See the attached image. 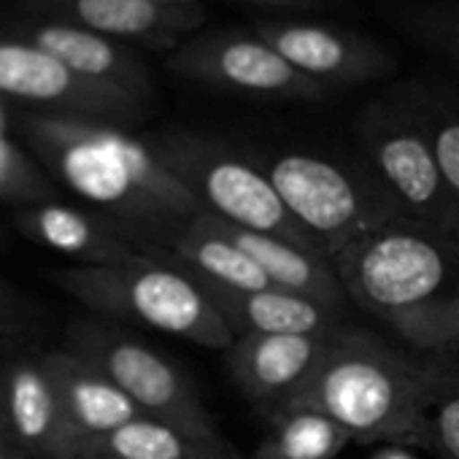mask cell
Returning a JSON list of instances; mask_svg holds the SVG:
<instances>
[{
  "mask_svg": "<svg viewBox=\"0 0 459 459\" xmlns=\"http://www.w3.org/2000/svg\"><path fill=\"white\" fill-rule=\"evenodd\" d=\"M14 133L63 192L106 219L141 255H170L203 211L149 135L130 127L14 108Z\"/></svg>",
  "mask_w": 459,
  "mask_h": 459,
  "instance_id": "obj_1",
  "label": "cell"
},
{
  "mask_svg": "<svg viewBox=\"0 0 459 459\" xmlns=\"http://www.w3.org/2000/svg\"><path fill=\"white\" fill-rule=\"evenodd\" d=\"M443 359L421 362L368 330L343 327L298 403L325 411L359 443L429 448V405Z\"/></svg>",
  "mask_w": 459,
  "mask_h": 459,
  "instance_id": "obj_2",
  "label": "cell"
},
{
  "mask_svg": "<svg viewBox=\"0 0 459 459\" xmlns=\"http://www.w3.org/2000/svg\"><path fill=\"white\" fill-rule=\"evenodd\" d=\"M47 279L103 319L143 325L203 349L236 341L208 290L173 255H135L117 265H68Z\"/></svg>",
  "mask_w": 459,
  "mask_h": 459,
  "instance_id": "obj_3",
  "label": "cell"
},
{
  "mask_svg": "<svg viewBox=\"0 0 459 459\" xmlns=\"http://www.w3.org/2000/svg\"><path fill=\"white\" fill-rule=\"evenodd\" d=\"M252 154L271 176L306 238L330 260L378 227L403 219L365 160H343L311 149Z\"/></svg>",
  "mask_w": 459,
  "mask_h": 459,
  "instance_id": "obj_4",
  "label": "cell"
},
{
  "mask_svg": "<svg viewBox=\"0 0 459 459\" xmlns=\"http://www.w3.org/2000/svg\"><path fill=\"white\" fill-rule=\"evenodd\" d=\"M354 306L397 330L459 290V244L394 219L333 260Z\"/></svg>",
  "mask_w": 459,
  "mask_h": 459,
  "instance_id": "obj_5",
  "label": "cell"
},
{
  "mask_svg": "<svg viewBox=\"0 0 459 459\" xmlns=\"http://www.w3.org/2000/svg\"><path fill=\"white\" fill-rule=\"evenodd\" d=\"M149 141L165 168L189 189L205 213L244 230H257V233L314 247L252 152H241L219 138L184 130L157 133L149 135Z\"/></svg>",
  "mask_w": 459,
  "mask_h": 459,
  "instance_id": "obj_6",
  "label": "cell"
},
{
  "mask_svg": "<svg viewBox=\"0 0 459 459\" xmlns=\"http://www.w3.org/2000/svg\"><path fill=\"white\" fill-rule=\"evenodd\" d=\"M362 160L403 219L459 244V208L446 186L435 146L411 103H373L359 114Z\"/></svg>",
  "mask_w": 459,
  "mask_h": 459,
  "instance_id": "obj_7",
  "label": "cell"
},
{
  "mask_svg": "<svg viewBox=\"0 0 459 459\" xmlns=\"http://www.w3.org/2000/svg\"><path fill=\"white\" fill-rule=\"evenodd\" d=\"M65 349L108 376L143 416L200 437H219L189 376L108 319L74 322L65 333Z\"/></svg>",
  "mask_w": 459,
  "mask_h": 459,
  "instance_id": "obj_8",
  "label": "cell"
},
{
  "mask_svg": "<svg viewBox=\"0 0 459 459\" xmlns=\"http://www.w3.org/2000/svg\"><path fill=\"white\" fill-rule=\"evenodd\" d=\"M0 100L17 111L133 127L152 114L149 100L84 79L39 47L0 30Z\"/></svg>",
  "mask_w": 459,
  "mask_h": 459,
  "instance_id": "obj_9",
  "label": "cell"
},
{
  "mask_svg": "<svg viewBox=\"0 0 459 459\" xmlns=\"http://www.w3.org/2000/svg\"><path fill=\"white\" fill-rule=\"evenodd\" d=\"M168 71L213 90L265 100H322L327 87L292 68L265 39L213 30L184 39L168 55Z\"/></svg>",
  "mask_w": 459,
  "mask_h": 459,
  "instance_id": "obj_10",
  "label": "cell"
},
{
  "mask_svg": "<svg viewBox=\"0 0 459 459\" xmlns=\"http://www.w3.org/2000/svg\"><path fill=\"white\" fill-rule=\"evenodd\" d=\"M0 405L12 440L28 459H82L44 349L20 346L0 359Z\"/></svg>",
  "mask_w": 459,
  "mask_h": 459,
  "instance_id": "obj_11",
  "label": "cell"
},
{
  "mask_svg": "<svg viewBox=\"0 0 459 459\" xmlns=\"http://www.w3.org/2000/svg\"><path fill=\"white\" fill-rule=\"evenodd\" d=\"M255 33L292 68L327 90L368 84L394 71V60L381 44L335 25L271 17L260 20Z\"/></svg>",
  "mask_w": 459,
  "mask_h": 459,
  "instance_id": "obj_12",
  "label": "cell"
},
{
  "mask_svg": "<svg viewBox=\"0 0 459 459\" xmlns=\"http://www.w3.org/2000/svg\"><path fill=\"white\" fill-rule=\"evenodd\" d=\"M0 30L39 47L41 52L52 55L55 60H60L65 68L84 79L125 90L149 103L157 100L152 74L130 44L106 39L100 33H92L63 20L14 9L0 14Z\"/></svg>",
  "mask_w": 459,
  "mask_h": 459,
  "instance_id": "obj_13",
  "label": "cell"
},
{
  "mask_svg": "<svg viewBox=\"0 0 459 459\" xmlns=\"http://www.w3.org/2000/svg\"><path fill=\"white\" fill-rule=\"evenodd\" d=\"M333 335H241L224 349V365L241 394L273 419L303 397Z\"/></svg>",
  "mask_w": 459,
  "mask_h": 459,
  "instance_id": "obj_14",
  "label": "cell"
},
{
  "mask_svg": "<svg viewBox=\"0 0 459 459\" xmlns=\"http://www.w3.org/2000/svg\"><path fill=\"white\" fill-rule=\"evenodd\" d=\"M14 12L63 20L122 44L173 52L203 25L197 4H160V0H14Z\"/></svg>",
  "mask_w": 459,
  "mask_h": 459,
  "instance_id": "obj_15",
  "label": "cell"
},
{
  "mask_svg": "<svg viewBox=\"0 0 459 459\" xmlns=\"http://www.w3.org/2000/svg\"><path fill=\"white\" fill-rule=\"evenodd\" d=\"M9 221L25 241L65 255L79 265H117L141 255L106 219L84 205L55 200L44 205L14 208L9 211Z\"/></svg>",
  "mask_w": 459,
  "mask_h": 459,
  "instance_id": "obj_16",
  "label": "cell"
},
{
  "mask_svg": "<svg viewBox=\"0 0 459 459\" xmlns=\"http://www.w3.org/2000/svg\"><path fill=\"white\" fill-rule=\"evenodd\" d=\"M44 362L60 392L68 424L84 451L108 432L135 421L143 411L92 362L63 349H44Z\"/></svg>",
  "mask_w": 459,
  "mask_h": 459,
  "instance_id": "obj_17",
  "label": "cell"
},
{
  "mask_svg": "<svg viewBox=\"0 0 459 459\" xmlns=\"http://www.w3.org/2000/svg\"><path fill=\"white\" fill-rule=\"evenodd\" d=\"M203 284V281H200ZM236 338L241 335H333L343 330V314L284 292V290H227L203 284Z\"/></svg>",
  "mask_w": 459,
  "mask_h": 459,
  "instance_id": "obj_18",
  "label": "cell"
},
{
  "mask_svg": "<svg viewBox=\"0 0 459 459\" xmlns=\"http://www.w3.org/2000/svg\"><path fill=\"white\" fill-rule=\"evenodd\" d=\"M221 224L227 230V236L260 265V271L271 279V284L276 290L316 300V303L343 314V308L349 306V295L338 279L333 260L325 257L319 249L281 238V236L244 230L236 224H227V221H221Z\"/></svg>",
  "mask_w": 459,
  "mask_h": 459,
  "instance_id": "obj_19",
  "label": "cell"
},
{
  "mask_svg": "<svg viewBox=\"0 0 459 459\" xmlns=\"http://www.w3.org/2000/svg\"><path fill=\"white\" fill-rule=\"evenodd\" d=\"M170 255L203 284L227 290H276L260 265L227 236L224 224L205 211L189 221Z\"/></svg>",
  "mask_w": 459,
  "mask_h": 459,
  "instance_id": "obj_20",
  "label": "cell"
},
{
  "mask_svg": "<svg viewBox=\"0 0 459 459\" xmlns=\"http://www.w3.org/2000/svg\"><path fill=\"white\" fill-rule=\"evenodd\" d=\"M82 459H238L221 437H200L165 421L141 416L98 443Z\"/></svg>",
  "mask_w": 459,
  "mask_h": 459,
  "instance_id": "obj_21",
  "label": "cell"
},
{
  "mask_svg": "<svg viewBox=\"0 0 459 459\" xmlns=\"http://www.w3.org/2000/svg\"><path fill=\"white\" fill-rule=\"evenodd\" d=\"M268 421L271 432L252 459H338L354 440L333 416L308 403H295Z\"/></svg>",
  "mask_w": 459,
  "mask_h": 459,
  "instance_id": "obj_22",
  "label": "cell"
},
{
  "mask_svg": "<svg viewBox=\"0 0 459 459\" xmlns=\"http://www.w3.org/2000/svg\"><path fill=\"white\" fill-rule=\"evenodd\" d=\"M60 197L63 189L14 133V108L0 100V203L14 211Z\"/></svg>",
  "mask_w": 459,
  "mask_h": 459,
  "instance_id": "obj_23",
  "label": "cell"
},
{
  "mask_svg": "<svg viewBox=\"0 0 459 459\" xmlns=\"http://www.w3.org/2000/svg\"><path fill=\"white\" fill-rule=\"evenodd\" d=\"M411 106L435 146L446 186L459 208V103L440 92H424Z\"/></svg>",
  "mask_w": 459,
  "mask_h": 459,
  "instance_id": "obj_24",
  "label": "cell"
},
{
  "mask_svg": "<svg viewBox=\"0 0 459 459\" xmlns=\"http://www.w3.org/2000/svg\"><path fill=\"white\" fill-rule=\"evenodd\" d=\"M411 349L429 354H451L459 349V290L446 300L405 319L394 330Z\"/></svg>",
  "mask_w": 459,
  "mask_h": 459,
  "instance_id": "obj_25",
  "label": "cell"
},
{
  "mask_svg": "<svg viewBox=\"0 0 459 459\" xmlns=\"http://www.w3.org/2000/svg\"><path fill=\"white\" fill-rule=\"evenodd\" d=\"M429 443L440 459H459V362H448V354L429 405Z\"/></svg>",
  "mask_w": 459,
  "mask_h": 459,
  "instance_id": "obj_26",
  "label": "cell"
},
{
  "mask_svg": "<svg viewBox=\"0 0 459 459\" xmlns=\"http://www.w3.org/2000/svg\"><path fill=\"white\" fill-rule=\"evenodd\" d=\"M405 22L419 41L437 47L454 63H459V4L411 9L405 14Z\"/></svg>",
  "mask_w": 459,
  "mask_h": 459,
  "instance_id": "obj_27",
  "label": "cell"
},
{
  "mask_svg": "<svg viewBox=\"0 0 459 459\" xmlns=\"http://www.w3.org/2000/svg\"><path fill=\"white\" fill-rule=\"evenodd\" d=\"M41 333V311L20 290L0 279V338L14 346H30Z\"/></svg>",
  "mask_w": 459,
  "mask_h": 459,
  "instance_id": "obj_28",
  "label": "cell"
},
{
  "mask_svg": "<svg viewBox=\"0 0 459 459\" xmlns=\"http://www.w3.org/2000/svg\"><path fill=\"white\" fill-rule=\"evenodd\" d=\"M241 4L260 6V9H287V12H298V9H316V6H325L327 0H241Z\"/></svg>",
  "mask_w": 459,
  "mask_h": 459,
  "instance_id": "obj_29",
  "label": "cell"
},
{
  "mask_svg": "<svg viewBox=\"0 0 459 459\" xmlns=\"http://www.w3.org/2000/svg\"><path fill=\"white\" fill-rule=\"evenodd\" d=\"M373 459H416L405 446H384L381 451L373 454Z\"/></svg>",
  "mask_w": 459,
  "mask_h": 459,
  "instance_id": "obj_30",
  "label": "cell"
},
{
  "mask_svg": "<svg viewBox=\"0 0 459 459\" xmlns=\"http://www.w3.org/2000/svg\"><path fill=\"white\" fill-rule=\"evenodd\" d=\"M0 459H28V456L22 454V448L14 440L0 437Z\"/></svg>",
  "mask_w": 459,
  "mask_h": 459,
  "instance_id": "obj_31",
  "label": "cell"
},
{
  "mask_svg": "<svg viewBox=\"0 0 459 459\" xmlns=\"http://www.w3.org/2000/svg\"><path fill=\"white\" fill-rule=\"evenodd\" d=\"M0 437H9V440H12L9 427H6V416H4V405H0Z\"/></svg>",
  "mask_w": 459,
  "mask_h": 459,
  "instance_id": "obj_32",
  "label": "cell"
},
{
  "mask_svg": "<svg viewBox=\"0 0 459 459\" xmlns=\"http://www.w3.org/2000/svg\"><path fill=\"white\" fill-rule=\"evenodd\" d=\"M160 4H170V6H181V4H195V0H160Z\"/></svg>",
  "mask_w": 459,
  "mask_h": 459,
  "instance_id": "obj_33",
  "label": "cell"
},
{
  "mask_svg": "<svg viewBox=\"0 0 459 459\" xmlns=\"http://www.w3.org/2000/svg\"><path fill=\"white\" fill-rule=\"evenodd\" d=\"M0 252H6V233H4V227H0Z\"/></svg>",
  "mask_w": 459,
  "mask_h": 459,
  "instance_id": "obj_34",
  "label": "cell"
},
{
  "mask_svg": "<svg viewBox=\"0 0 459 459\" xmlns=\"http://www.w3.org/2000/svg\"><path fill=\"white\" fill-rule=\"evenodd\" d=\"M454 4H459V0H454Z\"/></svg>",
  "mask_w": 459,
  "mask_h": 459,
  "instance_id": "obj_35",
  "label": "cell"
}]
</instances>
